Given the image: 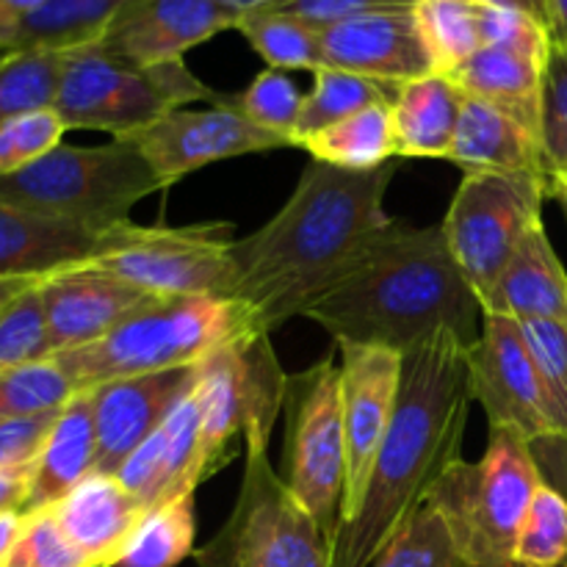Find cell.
I'll return each instance as SVG.
<instances>
[{
    "instance_id": "15",
    "label": "cell",
    "mask_w": 567,
    "mask_h": 567,
    "mask_svg": "<svg viewBox=\"0 0 567 567\" xmlns=\"http://www.w3.org/2000/svg\"><path fill=\"white\" fill-rule=\"evenodd\" d=\"M164 186L183 181L188 172L238 155L291 147L277 133L264 131L241 114L230 97L214 109H175L131 138Z\"/></svg>"
},
{
    "instance_id": "26",
    "label": "cell",
    "mask_w": 567,
    "mask_h": 567,
    "mask_svg": "<svg viewBox=\"0 0 567 567\" xmlns=\"http://www.w3.org/2000/svg\"><path fill=\"white\" fill-rule=\"evenodd\" d=\"M546 64L504 48H480L452 78L465 97H476L524 122L540 136Z\"/></svg>"
},
{
    "instance_id": "54",
    "label": "cell",
    "mask_w": 567,
    "mask_h": 567,
    "mask_svg": "<svg viewBox=\"0 0 567 567\" xmlns=\"http://www.w3.org/2000/svg\"><path fill=\"white\" fill-rule=\"evenodd\" d=\"M548 197L557 199L567 216V175H554L551 181H548Z\"/></svg>"
},
{
    "instance_id": "5",
    "label": "cell",
    "mask_w": 567,
    "mask_h": 567,
    "mask_svg": "<svg viewBox=\"0 0 567 567\" xmlns=\"http://www.w3.org/2000/svg\"><path fill=\"white\" fill-rule=\"evenodd\" d=\"M546 485L532 443L496 426L476 463H457L432 491V507L468 567H513L515 546L537 491Z\"/></svg>"
},
{
    "instance_id": "12",
    "label": "cell",
    "mask_w": 567,
    "mask_h": 567,
    "mask_svg": "<svg viewBox=\"0 0 567 567\" xmlns=\"http://www.w3.org/2000/svg\"><path fill=\"white\" fill-rule=\"evenodd\" d=\"M230 225L116 227L100 269L114 271L153 297H225L236 291Z\"/></svg>"
},
{
    "instance_id": "44",
    "label": "cell",
    "mask_w": 567,
    "mask_h": 567,
    "mask_svg": "<svg viewBox=\"0 0 567 567\" xmlns=\"http://www.w3.org/2000/svg\"><path fill=\"white\" fill-rule=\"evenodd\" d=\"M166 463H169V432L166 421L125 457V463L116 468V480L122 482L127 493L138 498L144 507H155L164 498L166 487Z\"/></svg>"
},
{
    "instance_id": "43",
    "label": "cell",
    "mask_w": 567,
    "mask_h": 567,
    "mask_svg": "<svg viewBox=\"0 0 567 567\" xmlns=\"http://www.w3.org/2000/svg\"><path fill=\"white\" fill-rule=\"evenodd\" d=\"M480 42L482 48H504L513 53L546 64L551 53V33L532 14L515 9H496L480 3Z\"/></svg>"
},
{
    "instance_id": "24",
    "label": "cell",
    "mask_w": 567,
    "mask_h": 567,
    "mask_svg": "<svg viewBox=\"0 0 567 567\" xmlns=\"http://www.w3.org/2000/svg\"><path fill=\"white\" fill-rule=\"evenodd\" d=\"M97 465V426L92 393L78 391L55 415L44 446L33 460L31 493L22 513L53 507Z\"/></svg>"
},
{
    "instance_id": "11",
    "label": "cell",
    "mask_w": 567,
    "mask_h": 567,
    "mask_svg": "<svg viewBox=\"0 0 567 567\" xmlns=\"http://www.w3.org/2000/svg\"><path fill=\"white\" fill-rule=\"evenodd\" d=\"M548 197V177L504 175V172H468L454 192L443 236L452 249L480 305L520 241L543 221V203Z\"/></svg>"
},
{
    "instance_id": "2",
    "label": "cell",
    "mask_w": 567,
    "mask_h": 567,
    "mask_svg": "<svg viewBox=\"0 0 567 567\" xmlns=\"http://www.w3.org/2000/svg\"><path fill=\"white\" fill-rule=\"evenodd\" d=\"M468 341L437 330L402 354L391 430L374 460L363 507L338 526L332 567H371L382 548L430 502L463 452L474 385Z\"/></svg>"
},
{
    "instance_id": "47",
    "label": "cell",
    "mask_w": 567,
    "mask_h": 567,
    "mask_svg": "<svg viewBox=\"0 0 567 567\" xmlns=\"http://www.w3.org/2000/svg\"><path fill=\"white\" fill-rule=\"evenodd\" d=\"M33 463L17 465V468H0V513L3 509H25L28 493H31Z\"/></svg>"
},
{
    "instance_id": "27",
    "label": "cell",
    "mask_w": 567,
    "mask_h": 567,
    "mask_svg": "<svg viewBox=\"0 0 567 567\" xmlns=\"http://www.w3.org/2000/svg\"><path fill=\"white\" fill-rule=\"evenodd\" d=\"M310 161H321L336 169L371 172L396 158L393 150L391 105H371L347 120L310 133L297 144Z\"/></svg>"
},
{
    "instance_id": "30",
    "label": "cell",
    "mask_w": 567,
    "mask_h": 567,
    "mask_svg": "<svg viewBox=\"0 0 567 567\" xmlns=\"http://www.w3.org/2000/svg\"><path fill=\"white\" fill-rule=\"evenodd\" d=\"M313 75L316 83L310 94H305L302 114H299L297 133H293V147L310 133L336 125L358 111L371 109V105H393L396 92L402 89L354 75V72L332 70V66H321Z\"/></svg>"
},
{
    "instance_id": "39",
    "label": "cell",
    "mask_w": 567,
    "mask_h": 567,
    "mask_svg": "<svg viewBox=\"0 0 567 567\" xmlns=\"http://www.w3.org/2000/svg\"><path fill=\"white\" fill-rule=\"evenodd\" d=\"M3 567H97L55 520L53 509L25 513L22 532Z\"/></svg>"
},
{
    "instance_id": "51",
    "label": "cell",
    "mask_w": 567,
    "mask_h": 567,
    "mask_svg": "<svg viewBox=\"0 0 567 567\" xmlns=\"http://www.w3.org/2000/svg\"><path fill=\"white\" fill-rule=\"evenodd\" d=\"M546 28L551 44L567 50V0H546Z\"/></svg>"
},
{
    "instance_id": "38",
    "label": "cell",
    "mask_w": 567,
    "mask_h": 567,
    "mask_svg": "<svg viewBox=\"0 0 567 567\" xmlns=\"http://www.w3.org/2000/svg\"><path fill=\"white\" fill-rule=\"evenodd\" d=\"M526 349L551 402L557 435H567V324L551 319L518 321Z\"/></svg>"
},
{
    "instance_id": "4",
    "label": "cell",
    "mask_w": 567,
    "mask_h": 567,
    "mask_svg": "<svg viewBox=\"0 0 567 567\" xmlns=\"http://www.w3.org/2000/svg\"><path fill=\"white\" fill-rule=\"evenodd\" d=\"M252 336H264V330L238 299L158 297L100 341L53 360L75 391H92L120 377L203 363L219 349Z\"/></svg>"
},
{
    "instance_id": "55",
    "label": "cell",
    "mask_w": 567,
    "mask_h": 567,
    "mask_svg": "<svg viewBox=\"0 0 567 567\" xmlns=\"http://www.w3.org/2000/svg\"><path fill=\"white\" fill-rule=\"evenodd\" d=\"M548 443H551V446L567 460V435H551L548 437Z\"/></svg>"
},
{
    "instance_id": "41",
    "label": "cell",
    "mask_w": 567,
    "mask_h": 567,
    "mask_svg": "<svg viewBox=\"0 0 567 567\" xmlns=\"http://www.w3.org/2000/svg\"><path fill=\"white\" fill-rule=\"evenodd\" d=\"M53 358L39 286L0 313V374L17 365Z\"/></svg>"
},
{
    "instance_id": "6",
    "label": "cell",
    "mask_w": 567,
    "mask_h": 567,
    "mask_svg": "<svg viewBox=\"0 0 567 567\" xmlns=\"http://www.w3.org/2000/svg\"><path fill=\"white\" fill-rule=\"evenodd\" d=\"M164 181L131 138L100 147L59 144L37 164L0 177V199L50 219L109 233L127 225L131 210Z\"/></svg>"
},
{
    "instance_id": "37",
    "label": "cell",
    "mask_w": 567,
    "mask_h": 567,
    "mask_svg": "<svg viewBox=\"0 0 567 567\" xmlns=\"http://www.w3.org/2000/svg\"><path fill=\"white\" fill-rule=\"evenodd\" d=\"M230 103L247 120H252L255 125L269 133H277V136H282L293 147V133H297L305 97L286 72L269 66L260 75H255L252 83L241 94L230 97Z\"/></svg>"
},
{
    "instance_id": "13",
    "label": "cell",
    "mask_w": 567,
    "mask_h": 567,
    "mask_svg": "<svg viewBox=\"0 0 567 567\" xmlns=\"http://www.w3.org/2000/svg\"><path fill=\"white\" fill-rule=\"evenodd\" d=\"M341 349V408L347 435V491L341 524L363 507L374 460L391 430L402 385V354L369 343H338Z\"/></svg>"
},
{
    "instance_id": "42",
    "label": "cell",
    "mask_w": 567,
    "mask_h": 567,
    "mask_svg": "<svg viewBox=\"0 0 567 567\" xmlns=\"http://www.w3.org/2000/svg\"><path fill=\"white\" fill-rule=\"evenodd\" d=\"M540 144L548 181L554 175H567V50L557 44H551L543 75Z\"/></svg>"
},
{
    "instance_id": "46",
    "label": "cell",
    "mask_w": 567,
    "mask_h": 567,
    "mask_svg": "<svg viewBox=\"0 0 567 567\" xmlns=\"http://www.w3.org/2000/svg\"><path fill=\"white\" fill-rule=\"evenodd\" d=\"M55 413L33 415V419L3 421L0 424V468H17L37 460L39 449L44 446L50 426H53Z\"/></svg>"
},
{
    "instance_id": "17",
    "label": "cell",
    "mask_w": 567,
    "mask_h": 567,
    "mask_svg": "<svg viewBox=\"0 0 567 567\" xmlns=\"http://www.w3.org/2000/svg\"><path fill=\"white\" fill-rule=\"evenodd\" d=\"M238 25V17L216 0H131L111 20L100 48L133 66L183 61L197 44Z\"/></svg>"
},
{
    "instance_id": "1",
    "label": "cell",
    "mask_w": 567,
    "mask_h": 567,
    "mask_svg": "<svg viewBox=\"0 0 567 567\" xmlns=\"http://www.w3.org/2000/svg\"><path fill=\"white\" fill-rule=\"evenodd\" d=\"M393 175V161L371 172L310 161L288 203L264 227L233 241V299L252 310L260 330L271 332L302 316L369 244L396 225L385 214Z\"/></svg>"
},
{
    "instance_id": "35",
    "label": "cell",
    "mask_w": 567,
    "mask_h": 567,
    "mask_svg": "<svg viewBox=\"0 0 567 567\" xmlns=\"http://www.w3.org/2000/svg\"><path fill=\"white\" fill-rule=\"evenodd\" d=\"M371 567H468L460 557L446 520L432 504H424Z\"/></svg>"
},
{
    "instance_id": "34",
    "label": "cell",
    "mask_w": 567,
    "mask_h": 567,
    "mask_svg": "<svg viewBox=\"0 0 567 567\" xmlns=\"http://www.w3.org/2000/svg\"><path fill=\"white\" fill-rule=\"evenodd\" d=\"M75 385L53 358L0 374V424L55 413L75 396Z\"/></svg>"
},
{
    "instance_id": "45",
    "label": "cell",
    "mask_w": 567,
    "mask_h": 567,
    "mask_svg": "<svg viewBox=\"0 0 567 567\" xmlns=\"http://www.w3.org/2000/svg\"><path fill=\"white\" fill-rule=\"evenodd\" d=\"M415 0H280L269 6L275 11L299 17L316 28L332 25V22L349 20V17L374 14V11H408Z\"/></svg>"
},
{
    "instance_id": "40",
    "label": "cell",
    "mask_w": 567,
    "mask_h": 567,
    "mask_svg": "<svg viewBox=\"0 0 567 567\" xmlns=\"http://www.w3.org/2000/svg\"><path fill=\"white\" fill-rule=\"evenodd\" d=\"M66 125L55 109L28 111L0 125V177L14 175L53 153L64 138Z\"/></svg>"
},
{
    "instance_id": "18",
    "label": "cell",
    "mask_w": 567,
    "mask_h": 567,
    "mask_svg": "<svg viewBox=\"0 0 567 567\" xmlns=\"http://www.w3.org/2000/svg\"><path fill=\"white\" fill-rule=\"evenodd\" d=\"M199 380V363L181 369L150 371V374L120 377L92 388L94 426H97L100 474H116L127 454L142 446L172 410L194 391Z\"/></svg>"
},
{
    "instance_id": "7",
    "label": "cell",
    "mask_w": 567,
    "mask_h": 567,
    "mask_svg": "<svg viewBox=\"0 0 567 567\" xmlns=\"http://www.w3.org/2000/svg\"><path fill=\"white\" fill-rule=\"evenodd\" d=\"M203 100L219 105L225 97L199 81L183 61L133 66L92 42L64 50L53 109L66 131H103L114 138H133L169 111Z\"/></svg>"
},
{
    "instance_id": "16",
    "label": "cell",
    "mask_w": 567,
    "mask_h": 567,
    "mask_svg": "<svg viewBox=\"0 0 567 567\" xmlns=\"http://www.w3.org/2000/svg\"><path fill=\"white\" fill-rule=\"evenodd\" d=\"M39 299L55 358L100 341L158 297L97 264H78L44 277L39 282Z\"/></svg>"
},
{
    "instance_id": "14",
    "label": "cell",
    "mask_w": 567,
    "mask_h": 567,
    "mask_svg": "<svg viewBox=\"0 0 567 567\" xmlns=\"http://www.w3.org/2000/svg\"><path fill=\"white\" fill-rule=\"evenodd\" d=\"M468 363L474 399L485 408L491 430H515L529 443L557 435L551 402L518 321L485 313V327L468 347Z\"/></svg>"
},
{
    "instance_id": "52",
    "label": "cell",
    "mask_w": 567,
    "mask_h": 567,
    "mask_svg": "<svg viewBox=\"0 0 567 567\" xmlns=\"http://www.w3.org/2000/svg\"><path fill=\"white\" fill-rule=\"evenodd\" d=\"M482 6H496V9H515L532 14L546 25V0H476Z\"/></svg>"
},
{
    "instance_id": "49",
    "label": "cell",
    "mask_w": 567,
    "mask_h": 567,
    "mask_svg": "<svg viewBox=\"0 0 567 567\" xmlns=\"http://www.w3.org/2000/svg\"><path fill=\"white\" fill-rule=\"evenodd\" d=\"M22 520H25V513H20V509H3L0 513V567L9 559L11 548H14L17 537H20Z\"/></svg>"
},
{
    "instance_id": "19",
    "label": "cell",
    "mask_w": 567,
    "mask_h": 567,
    "mask_svg": "<svg viewBox=\"0 0 567 567\" xmlns=\"http://www.w3.org/2000/svg\"><path fill=\"white\" fill-rule=\"evenodd\" d=\"M321 59L332 70L354 72L388 86H404L435 72L413 9L374 11L319 28Z\"/></svg>"
},
{
    "instance_id": "23",
    "label": "cell",
    "mask_w": 567,
    "mask_h": 567,
    "mask_svg": "<svg viewBox=\"0 0 567 567\" xmlns=\"http://www.w3.org/2000/svg\"><path fill=\"white\" fill-rule=\"evenodd\" d=\"M482 313L507 319H551L567 324V275L548 241L546 225L532 227L518 252L482 302Z\"/></svg>"
},
{
    "instance_id": "9",
    "label": "cell",
    "mask_w": 567,
    "mask_h": 567,
    "mask_svg": "<svg viewBox=\"0 0 567 567\" xmlns=\"http://www.w3.org/2000/svg\"><path fill=\"white\" fill-rule=\"evenodd\" d=\"M286 371L277 363L269 336H252L219 349L199 363V468L203 482L233 460V441L269 446L286 402Z\"/></svg>"
},
{
    "instance_id": "20",
    "label": "cell",
    "mask_w": 567,
    "mask_h": 567,
    "mask_svg": "<svg viewBox=\"0 0 567 567\" xmlns=\"http://www.w3.org/2000/svg\"><path fill=\"white\" fill-rule=\"evenodd\" d=\"M114 230H89L0 199V277H48L92 264L109 249Z\"/></svg>"
},
{
    "instance_id": "53",
    "label": "cell",
    "mask_w": 567,
    "mask_h": 567,
    "mask_svg": "<svg viewBox=\"0 0 567 567\" xmlns=\"http://www.w3.org/2000/svg\"><path fill=\"white\" fill-rule=\"evenodd\" d=\"M221 3L225 9H230L236 17L249 14V11H260V9H269V6L280 3V0H216Z\"/></svg>"
},
{
    "instance_id": "48",
    "label": "cell",
    "mask_w": 567,
    "mask_h": 567,
    "mask_svg": "<svg viewBox=\"0 0 567 567\" xmlns=\"http://www.w3.org/2000/svg\"><path fill=\"white\" fill-rule=\"evenodd\" d=\"M44 3L48 0H0V53L11 50L28 17L42 9Z\"/></svg>"
},
{
    "instance_id": "50",
    "label": "cell",
    "mask_w": 567,
    "mask_h": 567,
    "mask_svg": "<svg viewBox=\"0 0 567 567\" xmlns=\"http://www.w3.org/2000/svg\"><path fill=\"white\" fill-rule=\"evenodd\" d=\"M42 280L44 277H0V313H6L17 299L33 291Z\"/></svg>"
},
{
    "instance_id": "22",
    "label": "cell",
    "mask_w": 567,
    "mask_h": 567,
    "mask_svg": "<svg viewBox=\"0 0 567 567\" xmlns=\"http://www.w3.org/2000/svg\"><path fill=\"white\" fill-rule=\"evenodd\" d=\"M468 172H504V175L548 177L543 144L535 131L515 116L493 109L476 97L463 100L457 131L449 158Z\"/></svg>"
},
{
    "instance_id": "36",
    "label": "cell",
    "mask_w": 567,
    "mask_h": 567,
    "mask_svg": "<svg viewBox=\"0 0 567 567\" xmlns=\"http://www.w3.org/2000/svg\"><path fill=\"white\" fill-rule=\"evenodd\" d=\"M513 567H567V496L543 485L529 509Z\"/></svg>"
},
{
    "instance_id": "33",
    "label": "cell",
    "mask_w": 567,
    "mask_h": 567,
    "mask_svg": "<svg viewBox=\"0 0 567 567\" xmlns=\"http://www.w3.org/2000/svg\"><path fill=\"white\" fill-rule=\"evenodd\" d=\"M413 14L441 75H454L482 48L476 0H415Z\"/></svg>"
},
{
    "instance_id": "21",
    "label": "cell",
    "mask_w": 567,
    "mask_h": 567,
    "mask_svg": "<svg viewBox=\"0 0 567 567\" xmlns=\"http://www.w3.org/2000/svg\"><path fill=\"white\" fill-rule=\"evenodd\" d=\"M64 535L97 567H116L147 507L114 474L92 471L53 507Z\"/></svg>"
},
{
    "instance_id": "10",
    "label": "cell",
    "mask_w": 567,
    "mask_h": 567,
    "mask_svg": "<svg viewBox=\"0 0 567 567\" xmlns=\"http://www.w3.org/2000/svg\"><path fill=\"white\" fill-rule=\"evenodd\" d=\"M286 485L336 546L347 491L341 365L324 358L286 382Z\"/></svg>"
},
{
    "instance_id": "31",
    "label": "cell",
    "mask_w": 567,
    "mask_h": 567,
    "mask_svg": "<svg viewBox=\"0 0 567 567\" xmlns=\"http://www.w3.org/2000/svg\"><path fill=\"white\" fill-rule=\"evenodd\" d=\"M236 31L252 44L255 53L271 70H321V37L319 28L286 11L260 9L238 17Z\"/></svg>"
},
{
    "instance_id": "8",
    "label": "cell",
    "mask_w": 567,
    "mask_h": 567,
    "mask_svg": "<svg viewBox=\"0 0 567 567\" xmlns=\"http://www.w3.org/2000/svg\"><path fill=\"white\" fill-rule=\"evenodd\" d=\"M194 559L199 567H332V543L269 463V446H247L236 507Z\"/></svg>"
},
{
    "instance_id": "28",
    "label": "cell",
    "mask_w": 567,
    "mask_h": 567,
    "mask_svg": "<svg viewBox=\"0 0 567 567\" xmlns=\"http://www.w3.org/2000/svg\"><path fill=\"white\" fill-rule=\"evenodd\" d=\"M127 3L131 0H48L28 17L11 50H72L97 42Z\"/></svg>"
},
{
    "instance_id": "25",
    "label": "cell",
    "mask_w": 567,
    "mask_h": 567,
    "mask_svg": "<svg viewBox=\"0 0 567 567\" xmlns=\"http://www.w3.org/2000/svg\"><path fill=\"white\" fill-rule=\"evenodd\" d=\"M465 94L449 75L404 83L391 105L396 158H449Z\"/></svg>"
},
{
    "instance_id": "32",
    "label": "cell",
    "mask_w": 567,
    "mask_h": 567,
    "mask_svg": "<svg viewBox=\"0 0 567 567\" xmlns=\"http://www.w3.org/2000/svg\"><path fill=\"white\" fill-rule=\"evenodd\" d=\"M64 50L25 48L0 53V125L28 111L53 109Z\"/></svg>"
},
{
    "instance_id": "3",
    "label": "cell",
    "mask_w": 567,
    "mask_h": 567,
    "mask_svg": "<svg viewBox=\"0 0 567 567\" xmlns=\"http://www.w3.org/2000/svg\"><path fill=\"white\" fill-rule=\"evenodd\" d=\"M482 305L454 264L441 225L396 221L305 308L338 343H369L404 354L437 330L480 338Z\"/></svg>"
},
{
    "instance_id": "29",
    "label": "cell",
    "mask_w": 567,
    "mask_h": 567,
    "mask_svg": "<svg viewBox=\"0 0 567 567\" xmlns=\"http://www.w3.org/2000/svg\"><path fill=\"white\" fill-rule=\"evenodd\" d=\"M194 496L197 493H186V496L150 507L138 520L116 567H175L192 557L197 551L194 548V537H197Z\"/></svg>"
}]
</instances>
